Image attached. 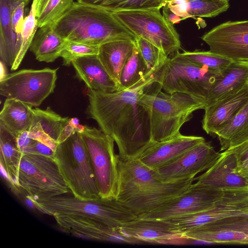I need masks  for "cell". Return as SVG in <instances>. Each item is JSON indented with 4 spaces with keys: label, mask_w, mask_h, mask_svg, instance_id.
Returning a JSON list of instances; mask_svg holds the SVG:
<instances>
[{
    "label": "cell",
    "mask_w": 248,
    "mask_h": 248,
    "mask_svg": "<svg viewBox=\"0 0 248 248\" xmlns=\"http://www.w3.org/2000/svg\"><path fill=\"white\" fill-rule=\"evenodd\" d=\"M156 73L151 71L131 88L113 93L88 88L87 116L114 140L121 159H135L154 142L145 95L156 82Z\"/></svg>",
    "instance_id": "obj_1"
},
{
    "label": "cell",
    "mask_w": 248,
    "mask_h": 248,
    "mask_svg": "<svg viewBox=\"0 0 248 248\" xmlns=\"http://www.w3.org/2000/svg\"><path fill=\"white\" fill-rule=\"evenodd\" d=\"M194 178L163 181L155 170L138 159L125 160L119 157L116 199L138 217L183 193L193 184Z\"/></svg>",
    "instance_id": "obj_2"
},
{
    "label": "cell",
    "mask_w": 248,
    "mask_h": 248,
    "mask_svg": "<svg viewBox=\"0 0 248 248\" xmlns=\"http://www.w3.org/2000/svg\"><path fill=\"white\" fill-rule=\"evenodd\" d=\"M52 25L56 32L69 42L99 46L117 40L135 43L137 38L113 12L78 1Z\"/></svg>",
    "instance_id": "obj_3"
},
{
    "label": "cell",
    "mask_w": 248,
    "mask_h": 248,
    "mask_svg": "<svg viewBox=\"0 0 248 248\" xmlns=\"http://www.w3.org/2000/svg\"><path fill=\"white\" fill-rule=\"evenodd\" d=\"M162 90L156 82L145 95L153 142L167 140L179 134L182 125L192 118L194 111L205 108L204 102L194 97L180 93H168Z\"/></svg>",
    "instance_id": "obj_4"
},
{
    "label": "cell",
    "mask_w": 248,
    "mask_h": 248,
    "mask_svg": "<svg viewBox=\"0 0 248 248\" xmlns=\"http://www.w3.org/2000/svg\"><path fill=\"white\" fill-rule=\"evenodd\" d=\"M30 199L35 209L45 214L73 215L95 219L119 229L138 216L116 199L83 200L65 194L49 198Z\"/></svg>",
    "instance_id": "obj_5"
},
{
    "label": "cell",
    "mask_w": 248,
    "mask_h": 248,
    "mask_svg": "<svg viewBox=\"0 0 248 248\" xmlns=\"http://www.w3.org/2000/svg\"><path fill=\"white\" fill-rule=\"evenodd\" d=\"M54 159L75 197L83 200L100 198L89 154L80 133L76 132L59 143Z\"/></svg>",
    "instance_id": "obj_6"
},
{
    "label": "cell",
    "mask_w": 248,
    "mask_h": 248,
    "mask_svg": "<svg viewBox=\"0 0 248 248\" xmlns=\"http://www.w3.org/2000/svg\"><path fill=\"white\" fill-rule=\"evenodd\" d=\"M221 75L222 72L190 62L177 51L157 72L156 79L168 93L186 94L205 103L212 86Z\"/></svg>",
    "instance_id": "obj_7"
},
{
    "label": "cell",
    "mask_w": 248,
    "mask_h": 248,
    "mask_svg": "<svg viewBox=\"0 0 248 248\" xmlns=\"http://www.w3.org/2000/svg\"><path fill=\"white\" fill-rule=\"evenodd\" d=\"M14 187L32 199L49 198L70 191L54 158L36 154H23Z\"/></svg>",
    "instance_id": "obj_8"
},
{
    "label": "cell",
    "mask_w": 248,
    "mask_h": 248,
    "mask_svg": "<svg viewBox=\"0 0 248 248\" xmlns=\"http://www.w3.org/2000/svg\"><path fill=\"white\" fill-rule=\"evenodd\" d=\"M160 10L155 8L113 13L137 38L149 41L169 56L179 51L181 42L173 25L166 21Z\"/></svg>",
    "instance_id": "obj_9"
},
{
    "label": "cell",
    "mask_w": 248,
    "mask_h": 248,
    "mask_svg": "<svg viewBox=\"0 0 248 248\" xmlns=\"http://www.w3.org/2000/svg\"><path fill=\"white\" fill-rule=\"evenodd\" d=\"M80 134L89 154L100 198L116 199L119 155L115 152L114 140L102 130L87 126Z\"/></svg>",
    "instance_id": "obj_10"
},
{
    "label": "cell",
    "mask_w": 248,
    "mask_h": 248,
    "mask_svg": "<svg viewBox=\"0 0 248 248\" xmlns=\"http://www.w3.org/2000/svg\"><path fill=\"white\" fill-rule=\"evenodd\" d=\"M58 68L22 69L0 80V94L32 107L39 106L54 92Z\"/></svg>",
    "instance_id": "obj_11"
},
{
    "label": "cell",
    "mask_w": 248,
    "mask_h": 248,
    "mask_svg": "<svg viewBox=\"0 0 248 248\" xmlns=\"http://www.w3.org/2000/svg\"><path fill=\"white\" fill-rule=\"evenodd\" d=\"M231 190L207 188L197 183L192 184L182 194L138 217L165 219L202 211L216 205Z\"/></svg>",
    "instance_id": "obj_12"
},
{
    "label": "cell",
    "mask_w": 248,
    "mask_h": 248,
    "mask_svg": "<svg viewBox=\"0 0 248 248\" xmlns=\"http://www.w3.org/2000/svg\"><path fill=\"white\" fill-rule=\"evenodd\" d=\"M201 39L213 53L232 61L248 62V20L221 23Z\"/></svg>",
    "instance_id": "obj_13"
},
{
    "label": "cell",
    "mask_w": 248,
    "mask_h": 248,
    "mask_svg": "<svg viewBox=\"0 0 248 248\" xmlns=\"http://www.w3.org/2000/svg\"><path fill=\"white\" fill-rule=\"evenodd\" d=\"M209 142H201L168 163L155 169L158 177L165 181L195 177L212 167L221 156Z\"/></svg>",
    "instance_id": "obj_14"
},
{
    "label": "cell",
    "mask_w": 248,
    "mask_h": 248,
    "mask_svg": "<svg viewBox=\"0 0 248 248\" xmlns=\"http://www.w3.org/2000/svg\"><path fill=\"white\" fill-rule=\"evenodd\" d=\"M59 227L73 235L91 240L113 243L141 244L137 239L122 233L114 229L91 218L63 215L53 216Z\"/></svg>",
    "instance_id": "obj_15"
},
{
    "label": "cell",
    "mask_w": 248,
    "mask_h": 248,
    "mask_svg": "<svg viewBox=\"0 0 248 248\" xmlns=\"http://www.w3.org/2000/svg\"><path fill=\"white\" fill-rule=\"evenodd\" d=\"M124 234L141 243L183 244L189 240L164 219L138 217L120 228Z\"/></svg>",
    "instance_id": "obj_16"
},
{
    "label": "cell",
    "mask_w": 248,
    "mask_h": 248,
    "mask_svg": "<svg viewBox=\"0 0 248 248\" xmlns=\"http://www.w3.org/2000/svg\"><path fill=\"white\" fill-rule=\"evenodd\" d=\"M235 155L227 150L222 153L216 163L202 174L194 178L203 187L221 190L248 189V182L236 171Z\"/></svg>",
    "instance_id": "obj_17"
},
{
    "label": "cell",
    "mask_w": 248,
    "mask_h": 248,
    "mask_svg": "<svg viewBox=\"0 0 248 248\" xmlns=\"http://www.w3.org/2000/svg\"><path fill=\"white\" fill-rule=\"evenodd\" d=\"M205 141L202 137L185 136L179 133L171 139L154 142L135 159L147 167L155 170Z\"/></svg>",
    "instance_id": "obj_18"
},
{
    "label": "cell",
    "mask_w": 248,
    "mask_h": 248,
    "mask_svg": "<svg viewBox=\"0 0 248 248\" xmlns=\"http://www.w3.org/2000/svg\"><path fill=\"white\" fill-rule=\"evenodd\" d=\"M248 102V84L238 92L206 108L202 120L203 129L208 134L217 132L228 123Z\"/></svg>",
    "instance_id": "obj_19"
},
{
    "label": "cell",
    "mask_w": 248,
    "mask_h": 248,
    "mask_svg": "<svg viewBox=\"0 0 248 248\" xmlns=\"http://www.w3.org/2000/svg\"><path fill=\"white\" fill-rule=\"evenodd\" d=\"M77 77L87 88L102 93L122 90L120 85L107 71L97 55L78 58L72 62Z\"/></svg>",
    "instance_id": "obj_20"
},
{
    "label": "cell",
    "mask_w": 248,
    "mask_h": 248,
    "mask_svg": "<svg viewBox=\"0 0 248 248\" xmlns=\"http://www.w3.org/2000/svg\"><path fill=\"white\" fill-rule=\"evenodd\" d=\"M247 84L248 62L233 61L212 86L205 101V109L238 92Z\"/></svg>",
    "instance_id": "obj_21"
},
{
    "label": "cell",
    "mask_w": 248,
    "mask_h": 248,
    "mask_svg": "<svg viewBox=\"0 0 248 248\" xmlns=\"http://www.w3.org/2000/svg\"><path fill=\"white\" fill-rule=\"evenodd\" d=\"M30 0H0V58L11 68L19 54L21 40L14 31L11 15L21 2Z\"/></svg>",
    "instance_id": "obj_22"
},
{
    "label": "cell",
    "mask_w": 248,
    "mask_h": 248,
    "mask_svg": "<svg viewBox=\"0 0 248 248\" xmlns=\"http://www.w3.org/2000/svg\"><path fill=\"white\" fill-rule=\"evenodd\" d=\"M135 46V43L128 40L114 41L99 46L97 57L119 84L123 67L132 56Z\"/></svg>",
    "instance_id": "obj_23"
},
{
    "label": "cell",
    "mask_w": 248,
    "mask_h": 248,
    "mask_svg": "<svg viewBox=\"0 0 248 248\" xmlns=\"http://www.w3.org/2000/svg\"><path fill=\"white\" fill-rule=\"evenodd\" d=\"M38 28L29 49L39 62H53L60 57L67 41L56 32L52 25Z\"/></svg>",
    "instance_id": "obj_24"
},
{
    "label": "cell",
    "mask_w": 248,
    "mask_h": 248,
    "mask_svg": "<svg viewBox=\"0 0 248 248\" xmlns=\"http://www.w3.org/2000/svg\"><path fill=\"white\" fill-rule=\"evenodd\" d=\"M32 106L13 98H7L0 113V122L16 138L29 131L32 119Z\"/></svg>",
    "instance_id": "obj_25"
},
{
    "label": "cell",
    "mask_w": 248,
    "mask_h": 248,
    "mask_svg": "<svg viewBox=\"0 0 248 248\" xmlns=\"http://www.w3.org/2000/svg\"><path fill=\"white\" fill-rule=\"evenodd\" d=\"M0 148L1 168L12 186L16 187L23 154L17 145L16 137L0 122Z\"/></svg>",
    "instance_id": "obj_26"
},
{
    "label": "cell",
    "mask_w": 248,
    "mask_h": 248,
    "mask_svg": "<svg viewBox=\"0 0 248 248\" xmlns=\"http://www.w3.org/2000/svg\"><path fill=\"white\" fill-rule=\"evenodd\" d=\"M216 136L220 145V151L236 146L248 140V102Z\"/></svg>",
    "instance_id": "obj_27"
},
{
    "label": "cell",
    "mask_w": 248,
    "mask_h": 248,
    "mask_svg": "<svg viewBox=\"0 0 248 248\" xmlns=\"http://www.w3.org/2000/svg\"><path fill=\"white\" fill-rule=\"evenodd\" d=\"M70 118L62 117L50 107L46 109L32 108V122L37 123L43 130L58 144L63 128Z\"/></svg>",
    "instance_id": "obj_28"
},
{
    "label": "cell",
    "mask_w": 248,
    "mask_h": 248,
    "mask_svg": "<svg viewBox=\"0 0 248 248\" xmlns=\"http://www.w3.org/2000/svg\"><path fill=\"white\" fill-rule=\"evenodd\" d=\"M189 240L208 243L248 244V233L232 230L201 231L196 229L184 234Z\"/></svg>",
    "instance_id": "obj_29"
},
{
    "label": "cell",
    "mask_w": 248,
    "mask_h": 248,
    "mask_svg": "<svg viewBox=\"0 0 248 248\" xmlns=\"http://www.w3.org/2000/svg\"><path fill=\"white\" fill-rule=\"evenodd\" d=\"M150 72L135 46L132 56L125 62L121 72L119 84L122 90L133 86Z\"/></svg>",
    "instance_id": "obj_30"
},
{
    "label": "cell",
    "mask_w": 248,
    "mask_h": 248,
    "mask_svg": "<svg viewBox=\"0 0 248 248\" xmlns=\"http://www.w3.org/2000/svg\"><path fill=\"white\" fill-rule=\"evenodd\" d=\"M87 4H93L111 12L122 11L161 9L165 0H90Z\"/></svg>",
    "instance_id": "obj_31"
},
{
    "label": "cell",
    "mask_w": 248,
    "mask_h": 248,
    "mask_svg": "<svg viewBox=\"0 0 248 248\" xmlns=\"http://www.w3.org/2000/svg\"><path fill=\"white\" fill-rule=\"evenodd\" d=\"M186 13L189 17H213L226 12L229 0H185Z\"/></svg>",
    "instance_id": "obj_32"
},
{
    "label": "cell",
    "mask_w": 248,
    "mask_h": 248,
    "mask_svg": "<svg viewBox=\"0 0 248 248\" xmlns=\"http://www.w3.org/2000/svg\"><path fill=\"white\" fill-rule=\"evenodd\" d=\"M37 0H32L29 15L25 17V20L20 35L21 46L19 54L15 61L11 70H16L20 64L37 30L38 23L36 14Z\"/></svg>",
    "instance_id": "obj_33"
},
{
    "label": "cell",
    "mask_w": 248,
    "mask_h": 248,
    "mask_svg": "<svg viewBox=\"0 0 248 248\" xmlns=\"http://www.w3.org/2000/svg\"><path fill=\"white\" fill-rule=\"evenodd\" d=\"M179 55L198 64L210 69L222 72L233 61L211 51L195 50L193 51H183Z\"/></svg>",
    "instance_id": "obj_34"
},
{
    "label": "cell",
    "mask_w": 248,
    "mask_h": 248,
    "mask_svg": "<svg viewBox=\"0 0 248 248\" xmlns=\"http://www.w3.org/2000/svg\"><path fill=\"white\" fill-rule=\"evenodd\" d=\"M135 45L149 71L158 72L169 58L162 50L142 38H137Z\"/></svg>",
    "instance_id": "obj_35"
},
{
    "label": "cell",
    "mask_w": 248,
    "mask_h": 248,
    "mask_svg": "<svg viewBox=\"0 0 248 248\" xmlns=\"http://www.w3.org/2000/svg\"><path fill=\"white\" fill-rule=\"evenodd\" d=\"M74 2V0H49L37 17L38 28L54 23L70 9Z\"/></svg>",
    "instance_id": "obj_36"
},
{
    "label": "cell",
    "mask_w": 248,
    "mask_h": 248,
    "mask_svg": "<svg viewBox=\"0 0 248 248\" xmlns=\"http://www.w3.org/2000/svg\"><path fill=\"white\" fill-rule=\"evenodd\" d=\"M99 47V46L67 42L60 55L63 60L62 64L68 66L78 58L97 55Z\"/></svg>",
    "instance_id": "obj_37"
},
{
    "label": "cell",
    "mask_w": 248,
    "mask_h": 248,
    "mask_svg": "<svg viewBox=\"0 0 248 248\" xmlns=\"http://www.w3.org/2000/svg\"><path fill=\"white\" fill-rule=\"evenodd\" d=\"M30 0H25L19 4L13 10L11 15V25L14 31L21 40V32L22 30L25 18V8Z\"/></svg>",
    "instance_id": "obj_38"
},
{
    "label": "cell",
    "mask_w": 248,
    "mask_h": 248,
    "mask_svg": "<svg viewBox=\"0 0 248 248\" xmlns=\"http://www.w3.org/2000/svg\"><path fill=\"white\" fill-rule=\"evenodd\" d=\"M28 135L30 138L49 146L54 152L58 144L57 142L52 139L43 130L37 123L31 122Z\"/></svg>",
    "instance_id": "obj_39"
},
{
    "label": "cell",
    "mask_w": 248,
    "mask_h": 248,
    "mask_svg": "<svg viewBox=\"0 0 248 248\" xmlns=\"http://www.w3.org/2000/svg\"><path fill=\"white\" fill-rule=\"evenodd\" d=\"M23 154H36L54 158L55 152L49 146L35 140L21 151Z\"/></svg>",
    "instance_id": "obj_40"
},
{
    "label": "cell",
    "mask_w": 248,
    "mask_h": 248,
    "mask_svg": "<svg viewBox=\"0 0 248 248\" xmlns=\"http://www.w3.org/2000/svg\"><path fill=\"white\" fill-rule=\"evenodd\" d=\"M226 150L235 155L238 164L248 161V140L236 146Z\"/></svg>",
    "instance_id": "obj_41"
},
{
    "label": "cell",
    "mask_w": 248,
    "mask_h": 248,
    "mask_svg": "<svg viewBox=\"0 0 248 248\" xmlns=\"http://www.w3.org/2000/svg\"><path fill=\"white\" fill-rule=\"evenodd\" d=\"M162 8L163 16L166 21L169 23L173 25L175 24L179 23L181 20H183L180 16L171 10L167 4H165Z\"/></svg>",
    "instance_id": "obj_42"
},
{
    "label": "cell",
    "mask_w": 248,
    "mask_h": 248,
    "mask_svg": "<svg viewBox=\"0 0 248 248\" xmlns=\"http://www.w3.org/2000/svg\"><path fill=\"white\" fill-rule=\"evenodd\" d=\"M28 133L29 131H24L19 133L16 138L17 145L21 151L35 140L30 138Z\"/></svg>",
    "instance_id": "obj_43"
},
{
    "label": "cell",
    "mask_w": 248,
    "mask_h": 248,
    "mask_svg": "<svg viewBox=\"0 0 248 248\" xmlns=\"http://www.w3.org/2000/svg\"><path fill=\"white\" fill-rule=\"evenodd\" d=\"M236 170L248 183V161L238 164Z\"/></svg>",
    "instance_id": "obj_44"
},
{
    "label": "cell",
    "mask_w": 248,
    "mask_h": 248,
    "mask_svg": "<svg viewBox=\"0 0 248 248\" xmlns=\"http://www.w3.org/2000/svg\"><path fill=\"white\" fill-rule=\"evenodd\" d=\"M49 0H37L36 14L37 18L40 16L45 9Z\"/></svg>",
    "instance_id": "obj_45"
},
{
    "label": "cell",
    "mask_w": 248,
    "mask_h": 248,
    "mask_svg": "<svg viewBox=\"0 0 248 248\" xmlns=\"http://www.w3.org/2000/svg\"><path fill=\"white\" fill-rule=\"evenodd\" d=\"M0 80H1L7 75L6 73L5 64L1 61L0 62Z\"/></svg>",
    "instance_id": "obj_46"
},
{
    "label": "cell",
    "mask_w": 248,
    "mask_h": 248,
    "mask_svg": "<svg viewBox=\"0 0 248 248\" xmlns=\"http://www.w3.org/2000/svg\"><path fill=\"white\" fill-rule=\"evenodd\" d=\"M69 123L71 125V126L74 128L75 132H76V128L79 124L78 119L77 118H70Z\"/></svg>",
    "instance_id": "obj_47"
},
{
    "label": "cell",
    "mask_w": 248,
    "mask_h": 248,
    "mask_svg": "<svg viewBox=\"0 0 248 248\" xmlns=\"http://www.w3.org/2000/svg\"><path fill=\"white\" fill-rule=\"evenodd\" d=\"M185 0H165V4L171 2H174L176 1H182Z\"/></svg>",
    "instance_id": "obj_48"
}]
</instances>
